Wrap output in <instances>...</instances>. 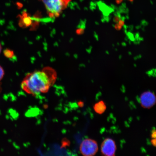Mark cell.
Listing matches in <instances>:
<instances>
[{
    "label": "cell",
    "instance_id": "obj_1",
    "mask_svg": "<svg viewBox=\"0 0 156 156\" xmlns=\"http://www.w3.org/2000/svg\"><path fill=\"white\" fill-rule=\"evenodd\" d=\"M56 79L55 71L51 68L45 67L41 71L27 74L21 83V87L25 92L35 96L47 93Z\"/></svg>",
    "mask_w": 156,
    "mask_h": 156
},
{
    "label": "cell",
    "instance_id": "obj_2",
    "mask_svg": "<svg viewBox=\"0 0 156 156\" xmlns=\"http://www.w3.org/2000/svg\"><path fill=\"white\" fill-rule=\"evenodd\" d=\"M44 4L50 17H57L67 8L71 0H40Z\"/></svg>",
    "mask_w": 156,
    "mask_h": 156
},
{
    "label": "cell",
    "instance_id": "obj_3",
    "mask_svg": "<svg viewBox=\"0 0 156 156\" xmlns=\"http://www.w3.org/2000/svg\"><path fill=\"white\" fill-rule=\"evenodd\" d=\"M98 151V146L97 142L90 138L84 140L80 145V152L83 156H94Z\"/></svg>",
    "mask_w": 156,
    "mask_h": 156
},
{
    "label": "cell",
    "instance_id": "obj_4",
    "mask_svg": "<svg viewBox=\"0 0 156 156\" xmlns=\"http://www.w3.org/2000/svg\"><path fill=\"white\" fill-rule=\"evenodd\" d=\"M117 150L115 142L111 138L104 140L101 146V153L104 156H114Z\"/></svg>",
    "mask_w": 156,
    "mask_h": 156
},
{
    "label": "cell",
    "instance_id": "obj_5",
    "mask_svg": "<svg viewBox=\"0 0 156 156\" xmlns=\"http://www.w3.org/2000/svg\"><path fill=\"white\" fill-rule=\"evenodd\" d=\"M140 104L143 108L146 109L151 108L155 104V95L151 91H145L140 95Z\"/></svg>",
    "mask_w": 156,
    "mask_h": 156
},
{
    "label": "cell",
    "instance_id": "obj_6",
    "mask_svg": "<svg viewBox=\"0 0 156 156\" xmlns=\"http://www.w3.org/2000/svg\"><path fill=\"white\" fill-rule=\"evenodd\" d=\"M106 105L103 101H101L95 103L93 106L95 112L98 114H102L106 111Z\"/></svg>",
    "mask_w": 156,
    "mask_h": 156
},
{
    "label": "cell",
    "instance_id": "obj_7",
    "mask_svg": "<svg viewBox=\"0 0 156 156\" xmlns=\"http://www.w3.org/2000/svg\"><path fill=\"white\" fill-rule=\"evenodd\" d=\"M21 20H22V23L21 24L22 25H24L25 26H29L32 23V20H31L30 17L29 16H27V13H23Z\"/></svg>",
    "mask_w": 156,
    "mask_h": 156
},
{
    "label": "cell",
    "instance_id": "obj_8",
    "mask_svg": "<svg viewBox=\"0 0 156 156\" xmlns=\"http://www.w3.org/2000/svg\"><path fill=\"white\" fill-rule=\"evenodd\" d=\"M3 53L6 57L11 58L14 57L15 54L12 50L6 49L3 51Z\"/></svg>",
    "mask_w": 156,
    "mask_h": 156
},
{
    "label": "cell",
    "instance_id": "obj_9",
    "mask_svg": "<svg viewBox=\"0 0 156 156\" xmlns=\"http://www.w3.org/2000/svg\"><path fill=\"white\" fill-rule=\"evenodd\" d=\"M5 75V71L3 68L0 65V81L3 79Z\"/></svg>",
    "mask_w": 156,
    "mask_h": 156
},
{
    "label": "cell",
    "instance_id": "obj_10",
    "mask_svg": "<svg viewBox=\"0 0 156 156\" xmlns=\"http://www.w3.org/2000/svg\"><path fill=\"white\" fill-rule=\"evenodd\" d=\"M152 138H155L156 137V132L155 129H153L152 130L151 134Z\"/></svg>",
    "mask_w": 156,
    "mask_h": 156
},
{
    "label": "cell",
    "instance_id": "obj_11",
    "mask_svg": "<svg viewBox=\"0 0 156 156\" xmlns=\"http://www.w3.org/2000/svg\"><path fill=\"white\" fill-rule=\"evenodd\" d=\"M118 24L119 25H120V26L122 27L124 25V21L123 20H122L120 19L119 21H118Z\"/></svg>",
    "mask_w": 156,
    "mask_h": 156
},
{
    "label": "cell",
    "instance_id": "obj_12",
    "mask_svg": "<svg viewBox=\"0 0 156 156\" xmlns=\"http://www.w3.org/2000/svg\"><path fill=\"white\" fill-rule=\"evenodd\" d=\"M152 140H151V143L152 145H153L155 147H156V138H152Z\"/></svg>",
    "mask_w": 156,
    "mask_h": 156
},
{
    "label": "cell",
    "instance_id": "obj_13",
    "mask_svg": "<svg viewBox=\"0 0 156 156\" xmlns=\"http://www.w3.org/2000/svg\"><path fill=\"white\" fill-rule=\"evenodd\" d=\"M115 29L117 30H120L122 28V27L119 25L118 23L115 25Z\"/></svg>",
    "mask_w": 156,
    "mask_h": 156
},
{
    "label": "cell",
    "instance_id": "obj_14",
    "mask_svg": "<svg viewBox=\"0 0 156 156\" xmlns=\"http://www.w3.org/2000/svg\"><path fill=\"white\" fill-rule=\"evenodd\" d=\"M120 18L118 16H116L114 17V21L115 22L118 23V21H119Z\"/></svg>",
    "mask_w": 156,
    "mask_h": 156
},
{
    "label": "cell",
    "instance_id": "obj_15",
    "mask_svg": "<svg viewBox=\"0 0 156 156\" xmlns=\"http://www.w3.org/2000/svg\"><path fill=\"white\" fill-rule=\"evenodd\" d=\"M80 106L83 107V102H80V103H79Z\"/></svg>",
    "mask_w": 156,
    "mask_h": 156
},
{
    "label": "cell",
    "instance_id": "obj_16",
    "mask_svg": "<svg viewBox=\"0 0 156 156\" xmlns=\"http://www.w3.org/2000/svg\"><path fill=\"white\" fill-rule=\"evenodd\" d=\"M2 50V47L1 43H0V54L1 53Z\"/></svg>",
    "mask_w": 156,
    "mask_h": 156
}]
</instances>
